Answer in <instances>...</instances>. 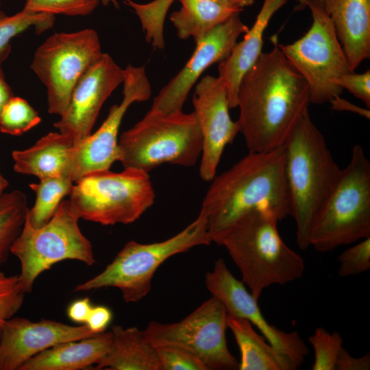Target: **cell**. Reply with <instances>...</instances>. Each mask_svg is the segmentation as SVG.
<instances>
[{
	"mask_svg": "<svg viewBox=\"0 0 370 370\" xmlns=\"http://www.w3.org/2000/svg\"><path fill=\"white\" fill-rule=\"evenodd\" d=\"M370 369V355L354 357L343 347L338 355L335 370H368Z\"/></svg>",
	"mask_w": 370,
	"mask_h": 370,
	"instance_id": "74e56055",
	"label": "cell"
},
{
	"mask_svg": "<svg viewBox=\"0 0 370 370\" xmlns=\"http://www.w3.org/2000/svg\"><path fill=\"white\" fill-rule=\"evenodd\" d=\"M28 209L27 197L23 192L16 190L3 194L0 199V265L7 261Z\"/></svg>",
	"mask_w": 370,
	"mask_h": 370,
	"instance_id": "4316f807",
	"label": "cell"
},
{
	"mask_svg": "<svg viewBox=\"0 0 370 370\" xmlns=\"http://www.w3.org/2000/svg\"><path fill=\"white\" fill-rule=\"evenodd\" d=\"M308 341L314 352V362L312 370H335L336 361L339 352L343 348V338L336 332L330 333L325 329L318 328Z\"/></svg>",
	"mask_w": 370,
	"mask_h": 370,
	"instance_id": "4dcf8cb0",
	"label": "cell"
},
{
	"mask_svg": "<svg viewBox=\"0 0 370 370\" xmlns=\"http://www.w3.org/2000/svg\"><path fill=\"white\" fill-rule=\"evenodd\" d=\"M92 306L88 297L75 300L68 306L67 316L75 323L86 324Z\"/></svg>",
	"mask_w": 370,
	"mask_h": 370,
	"instance_id": "f35d334b",
	"label": "cell"
},
{
	"mask_svg": "<svg viewBox=\"0 0 370 370\" xmlns=\"http://www.w3.org/2000/svg\"><path fill=\"white\" fill-rule=\"evenodd\" d=\"M55 16L47 14H34L21 10L8 16L0 12V62L8 57L11 51V40L15 36L34 27L36 32H42L53 27Z\"/></svg>",
	"mask_w": 370,
	"mask_h": 370,
	"instance_id": "83f0119b",
	"label": "cell"
},
{
	"mask_svg": "<svg viewBox=\"0 0 370 370\" xmlns=\"http://www.w3.org/2000/svg\"><path fill=\"white\" fill-rule=\"evenodd\" d=\"M73 183L66 177H52L29 184L36 193L34 205L28 209L26 214V219L32 227L39 228L51 219L63 198L70 195Z\"/></svg>",
	"mask_w": 370,
	"mask_h": 370,
	"instance_id": "484cf974",
	"label": "cell"
},
{
	"mask_svg": "<svg viewBox=\"0 0 370 370\" xmlns=\"http://www.w3.org/2000/svg\"><path fill=\"white\" fill-rule=\"evenodd\" d=\"M335 84L343 90L345 88L354 97L370 108V70L362 73L351 72L341 76Z\"/></svg>",
	"mask_w": 370,
	"mask_h": 370,
	"instance_id": "d590c367",
	"label": "cell"
},
{
	"mask_svg": "<svg viewBox=\"0 0 370 370\" xmlns=\"http://www.w3.org/2000/svg\"><path fill=\"white\" fill-rule=\"evenodd\" d=\"M181 8L173 12L170 20L182 40L201 39L231 16L243 11L221 0H178Z\"/></svg>",
	"mask_w": 370,
	"mask_h": 370,
	"instance_id": "d4e9b609",
	"label": "cell"
},
{
	"mask_svg": "<svg viewBox=\"0 0 370 370\" xmlns=\"http://www.w3.org/2000/svg\"><path fill=\"white\" fill-rule=\"evenodd\" d=\"M237 12L195 42V50L184 67L153 99L151 110L170 113L182 110L190 90L212 64L230 55L238 37L249 27Z\"/></svg>",
	"mask_w": 370,
	"mask_h": 370,
	"instance_id": "5bb4252c",
	"label": "cell"
},
{
	"mask_svg": "<svg viewBox=\"0 0 370 370\" xmlns=\"http://www.w3.org/2000/svg\"><path fill=\"white\" fill-rule=\"evenodd\" d=\"M8 181L0 173V199L3 194V190L8 186Z\"/></svg>",
	"mask_w": 370,
	"mask_h": 370,
	"instance_id": "7bdbcfd3",
	"label": "cell"
},
{
	"mask_svg": "<svg viewBox=\"0 0 370 370\" xmlns=\"http://www.w3.org/2000/svg\"><path fill=\"white\" fill-rule=\"evenodd\" d=\"M110 332L109 350L95 369L162 370L156 348L145 339L143 330L115 325Z\"/></svg>",
	"mask_w": 370,
	"mask_h": 370,
	"instance_id": "603a6c76",
	"label": "cell"
},
{
	"mask_svg": "<svg viewBox=\"0 0 370 370\" xmlns=\"http://www.w3.org/2000/svg\"><path fill=\"white\" fill-rule=\"evenodd\" d=\"M101 0H25L22 10L55 16H86L91 14Z\"/></svg>",
	"mask_w": 370,
	"mask_h": 370,
	"instance_id": "1f68e13d",
	"label": "cell"
},
{
	"mask_svg": "<svg viewBox=\"0 0 370 370\" xmlns=\"http://www.w3.org/2000/svg\"><path fill=\"white\" fill-rule=\"evenodd\" d=\"M227 310L212 296L179 322L151 321L143 332L153 347L171 345L189 351L208 370L239 369V362L227 345Z\"/></svg>",
	"mask_w": 370,
	"mask_h": 370,
	"instance_id": "7c38bea8",
	"label": "cell"
},
{
	"mask_svg": "<svg viewBox=\"0 0 370 370\" xmlns=\"http://www.w3.org/2000/svg\"><path fill=\"white\" fill-rule=\"evenodd\" d=\"M174 1L153 0L140 3L132 0H123L124 3L131 8L138 16L147 42L156 49H163L164 47V21Z\"/></svg>",
	"mask_w": 370,
	"mask_h": 370,
	"instance_id": "f1b7e54d",
	"label": "cell"
},
{
	"mask_svg": "<svg viewBox=\"0 0 370 370\" xmlns=\"http://www.w3.org/2000/svg\"><path fill=\"white\" fill-rule=\"evenodd\" d=\"M123 81V69L103 53L79 79L66 110L53 126L77 145L90 134L103 104Z\"/></svg>",
	"mask_w": 370,
	"mask_h": 370,
	"instance_id": "e0dca14e",
	"label": "cell"
},
{
	"mask_svg": "<svg viewBox=\"0 0 370 370\" xmlns=\"http://www.w3.org/2000/svg\"><path fill=\"white\" fill-rule=\"evenodd\" d=\"M211 243L207 218L201 210L191 223L165 241L149 244L127 242L102 272L78 284L74 291L115 287L121 291L125 302H137L147 295L155 272L165 260Z\"/></svg>",
	"mask_w": 370,
	"mask_h": 370,
	"instance_id": "52a82bcc",
	"label": "cell"
},
{
	"mask_svg": "<svg viewBox=\"0 0 370 370\" xmlns=\"http://www.w3.org/2000/svg\"><path fill=\"white\" fill-rule=\"evenodd\" d=\"M284 145L267 152L248 153L215 175L201 210L212 242L219 244L241 217L257 209L273 212L278 221L291 214Z\"/></svg>",
	"mask_w": 370,
	"mask_h": 370,
	"instance_id": "7a4b0ae2",
	"label": "cell"
},
{
	"mask_svg": "<svg viewBox=\"0 0 370 370\" xmlns=\"http://www.w3.org/2000/svg\"><path fill=\"white\" fill-rule=\"evenodd\" d=\"M370 237V162L354 145L347 165L312 228L309 243L319 252Z\"/></svg>",
	"mask_w": 370,
	"mask_h": 370,
	"instance_id": "8992f818",
	"label": "cell"
},
{
	"mask_svg": "<svg viewBox=\"0 0 370 370\" xmlns=\"http://www.w3.org/2000/svg\"><path fill=\"white\" fill-rule=\"evenodd\" d=\"M119 161L124 169L146 173L163 164L190 166L202 151V136L194 113L149 110L118 140Z\"/></svg>",
	"mask_w": 370,
	"mask_h": 370,
	"instance_id": "5b68a950",
	"label": "cell"
},
{
	"mask_svg": "<svg viewBox=\"0 0 370 370\" xmlns=\"http://www.w3.org/2000/svg\"><path fill=\"white\" fill-rule=\"evenodd\" d=\"M101 2L104 5H108L110 4L113 5L116 8H119V3L118 0H101Z\"/></svg>",
	"mask_w": 370,
	"mask_h": 370,
	"instance_id": "ee69618b",
	"label": "cell"
},
{
	"mask_svg": "<svg viewBox=\"0 0 370 370\" xmlns=\"http://www.w3.org/2000/svg\"><path fill=\"white\" fill-rule=\"evenodd\" d=\"M74 146L69 136L50 132L31 147L12 152L14 171L40 180L52 177L71 179Z\"/></svg>",
	"mask_w": 370,
	"mask_h": 370,
	"instance_id": "44dd1931",
	"label": "cell"
},
{
	"mask_svg": "<svg viewBox=\"0 0 370 370\" xmlns=\"http://www.w3.org/2000/svg\"><path fill=\"white\" fill-rule=\"evenodd\" d=\"M227 328L241 352L240 370H295L291 362L258 334L247 319L227 314Z\"/></svg>",
	"mask_w": 370,
	"mask_h": 370,
	"instance_id": "cb8c5ba5",
	"label": "cell"
},
{
	"mask_svg": "<svg viewBox=\"0 0 370 370\" xmlns=\"http://www.w3.org/2000/svg\"><path fill=\"white\" fill-rule=\"evenodd\" d=\"M205 284L212 297L221 301L229 315L247 319L267 341L284 354L295 369L301 367L308 349L295 331L287 332L270 325L262 315L258 300L224 264L216 266L206 276Z\"/></svg>",
	"mask_w": 370,
	"mask_h": 370,
	"instance_id": "2e32d148",
	"label": "cell"
},
{
	"mask_svg": "<svg viewBox=\"0 0 370 370\" xmlns=\"http://www.w3.org/2000/svg\"><path fill=\"white\" fill-rule=\"evenodd\" d=\"M340 277L356 275L370 269V237L345 249L338 258Z\"/></svg>",
	"mask_w": 370,
	"mask_h": 370,
	"instance_id": "836d02e7",
	"label": "cell"
},
{
	"mask_svg": "<svg viewBox=\"0 0 370 370\" xmlns=\"http://www.w3.org/2000/svg\"><path fill=\"white\" fill-rule=\"evenodd\" d=\"M306 7L312 18L308 32L294 42L278 47L306 82L310 103L323 104L342 94L335 81L354 71L321 0H307Z\"/></svg>",
	"mask_w": 370,
	"mask_h": 370,
	"instance_id": "30bf717a",
	"label": "cell"
},
{
	"mask_svg": "<svg viewBox=\"0 0 370 370\" xmlns=\"http://www.w3.org/2000/svg\"><path fill=\"white\" fill-rule=\"evenodd\" d=\"M123 99L113 105L99 128L74 147L70 178L76 182L92 172L108 170L119 161L118 134L122 119L134 102L149 99L151 86L143 66L123 69Z\"/></svg>",
	"mask_w": 370,
	"mask_h": 370,
	"instance_id": "4fadbf2b",
	"label": "cell"
},
{
	"mask_svg": "<svg viewBox=\"0 0 370 370\" xmlns=\"http://www.w3.org/2000/svg\"><path fill=\"white\" fill-rule=\"evenodd\" d=\"M330 103L332 106V109L338 111H349L355 112L368 119L370 118L369 108H362L356 106L348 101L342 99L340 96L332 98Z\"/></svg>",
	"mask_w": 370,
	"mask_h": 370,
	"instance_id": "ab89813d",
	"label": "cell"
},
{
	"mask_svg": "<svg viewBox=\"0 0 370 370\" xmlns=\"http://www.w3.org/2000/svg\"><path fill=\"white\" fill-rule=\"evenodd\" d=\"M112 319V312L108 307L92 306L86 325L92 332L99 334L106 331Z\"/></svg>",
	"mask_w": 370,
	"mask_h": 370,
	"instance_id": "8d00e7d4",
	"label": "cell"
},
{
	"mask_svg": "<svg viewBox=\"0 0 370 370\" xmlns=\"http://www.w3.org/2000/svg\"><path fill=\"white\" fill-rule=\"evenodd\" d=\"M1 65L0 62V116L6 103L14 97L11 88L5 81Z\"/></svg>",
	"mask_w": 370,
	"mask_h": 370,
	"instance_id": "60d3db41",
	"label": "cell"
},
{
	"mask_svg": "<svg viewBox=\"0 0 370 370\" xmlns=\"http://www.w3.org/2000/svg\"><path fill=\"white\" fill-rule=\"evenodd\" d=\"M25 293L18 275H7L0 271V333L4 322L21 308Z\"/></svg>",
	"mask_w": 370,
	"mask_h": 370,
	"instance_id": "d6a6232c",
	"label": "cell"
},
{
	"mask_svg": "<svg viewBox=\"0 0 370 370\" xmlns=\"http://www.w3.org/2000/svg\"><path fill=\"white\" fill-rule=\"evenodd\" d=\"M75 183L69 199L79 218L103 225L136 221L156 197L148 173L134 169L95 171Z\"/></svg>",
	"mask_w": 370,
	"mask_h": 370,
	"instance_id": "9c48e42d",
	"label": "cell"
},
{
	"mask_svg": "<svg viewBox=\"0 0 370 370\" xmlns=\"http://www.w3.org/2000/svg\"><path fill=\"white\" fill-rule=\"evenodd\" d=\"M79 219L70 199L62 200L51 219L39 228L32 227L25 217L10 254L20 262L18 276L26 293L42 272L60 261L75 260L88 266L96 262L92 244L78 225Z\"/></svg>",
	"mask_w": 370,
	"mask_h": 370,
	"instance_id": "ba28073f",
	"label": "cell"
},
{
	"mask_svg": "<svg viewBox=\"0 0 370 370\" xmlns=\"http://www.w3.org/2000/svg\"><path fill=\"white\" fill-rule=\"evenodd\" d=\"M221 1L230 5H232L238 8H242V9L245 7L252 5L255 1V0H221Z\"/></svg>",
	"mask_w": 370,
	"mask_h": 370,
	"instance_id": "b9f144b4",
	"label": "cell"
},
{
	"mask_svg": "<svg viewBox=\"0 0 370 370\" xmlns=\"http://www.w3.org/2000/svg\"><path fill=\"white\" fill-rule=\"evenodd\" d=\"M297 2V9L303 10L306 7L307 0H295Z\"/></svg>",
	"mask_w": 370,
	"mask_h": 370,
	"instance_id": "f6af8a7d",
	"label": "cell"
},
{
	"mask_svg": "<svg viewBox=\"0 0 370 370\" xmlns=\"http://www.w3.org/2000/svg\"><path fill=\"white\" fill-rule=\"evenodd\" d=\"M286 2L264 0L252 27L244 34L242 41L236 42L227 58L219 62L218 77L226 88L230 109L236 108L238 89L243 77L262 53L263 35L269 22Z\"/></svg>",
	"mask_w": 370,
	"mask_h": 370,
	"instance_id": "ffe728a7",
	"label": "cell"
},
{
	"mask_svg": "<svg viewBox=\"0 0 370 370\" xmlns=\"http://www.w3.org/2000/svg\"><path fill=\"white\" fill-rule=\"evenodd\" d=\"M110 332L48 348L29 359L19 370H79L96 365L108 352Z\"/></svg>",
	"mask_w": 370,
	"mask_h": 370,
	"instance_id": "7402d4cb",
	"label": "cell"
},
{
	"mask_svg": "<svg viewBox=\"0 0 370 370\" xmlns=\"http://www.w3.org/2000/svg\"><path fill=\"white\" fill-rule=\"evenodd\" d=\"M243 77L237 93L239 132L249 152H267L284 145L308 110V86L273 40Z\"/></svg>",
	"mask_w": 370,
	"mask_h": 370,
	"instance_id": "6da1fadb",
	"label": "cell"
},
{
	"mask_svg": "<svg viewBox=\"0 0 370 370\" xmlns=\"http://www.w3.org/2000/svg\"><path fill=\"white\" fill-rule=\"evenodd\" d=\"M353 71L370 57V0H321Z\"/></svg>",
	"mask_w": 370,
	"mask_h": 370,
	"instance_id": "d6986e66",
	"label": "cell"
},
{
	"mask_svg": "<svg viewBox=\"0 0 370 370\" xmlns=\"http://www.w3.org/2000/svg\"><path fill=\"white\" fill-rule=\"evenodd\" d=\"M86 324L70 325L42 319L12 317L0 333V370H19L31 358L58 344L93 336Z\"/></svg>",
	"mask_w": 370,
	"mask_h": 370,
	"instance_id": "ac0fdd59",
	"label": "cell"
},
{
	"mask_svg": "<svg viewBox=\"0 0 370 370\" xmlns=\"http://www.w3.org/2000/svg\"><path fill=\"white\" fill-rule=\"evenodd\" d=\"M41 121L38 112L19 97H12L3 108L0 116V132L20 136L36 126Z\"/></svg>",
	"mask_w": 370,
	"mask_h": 370,
	"instance_id": "f546056e",
	"label": "cell"
},
{
	"mask_svg": "<svg viewBox=\"0 0 370 370\" xmlns=\"http://www.w3.org/2000/svg\"><path fill=\"white\" fill-rule=\"evenodd\" d=\"M155 348L162 370H208L199 358L185 349L171 345Z\"/></svg>",
	"mask_w": 370,
	"mask_h": 370,
	"instance_id": "e575fe53",
	"label": "cell"
},
{
	"mask_svg": "<svg viewBox=\"0 0 370 370\" xmlns=\"http://www.w3.org/2000/svg\"><path fill=\"white\" fill-rule=\"evenodd\" d=\"M278 221L269 210H251L236 221L218 244L227 250L242 282L257 300L267 287L297 280L305 269L302 256L282 239Z\"/></svg>",
	"mask_w": 370,
	"mask_h": 370,
	"instance_id": "277c9868",
	"label": "cell"
},
{
	"mask_svg": "<svg viewBox=\"0 0 370 370\" xmlns=\"http://www.w3.org/2000/svg\"><path fill=\"white\" fill-rule=\"evenodd\" d=\"M193 104L202 136L199 175L203 180L210 182L225 147L239 132V126L230 117L227 90L218 77L206 75L197 83Z\"/></svg>",
	"mask_w": 370,
	"mask_h": 370,
	"instance_id": "9a60e30c",
	"label": "cell"
},
{
	"mask_svg": "<svg viewBox=\"0 0 370 370\" xmlns=\"http://www.w3.org/2000/svg\"><path fill=\"white\" fill-rule=\"evenodd\" d=\"M291 214L301 249L310 246L314 223L340 175L325 139L308 110L301 115L284 143Z\"/></svg>",
	"mask_w": 370,
	"mask_h": 370,
	"instance_id": "3957f363",
	"label": "cell"
},
{
	"mask_svg": "<svg viewBox=\"0 0 370 370\" xmlns=\"http://www.w3.org/2000/svg\"><path fill=\"white\" fill-rule=\"evenodd\" d=\"M102 54L92 29L55 33L37 48L31 69L46 87L49 114L64 112L75 86Z\"/></svg>",
	"mask_w": 370,
	"mask_h": 370,
	"instance_id": "8fae6325",
	"label": "cell"
}]
</instances>
